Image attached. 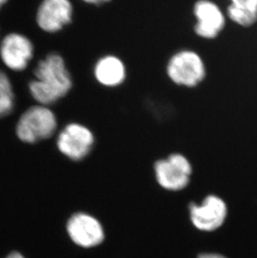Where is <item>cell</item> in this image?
Returning <instances> with one entry per match:
<instances>
[{"label": "cell", "instance_id": "277c9868", "mask_svg": "<svg viewBox=\"0 0 257 258\" xmlns=\"http://www.w3.org/2000/svg\"><path fill=\"white\" fill-rule=\"evenodd\" d=\"M167 74L174 83L194 87L204 80L206 68L199 54L190 50H183L170 58Z\"/></svg>", "mask_w": 257, "mask_h": 258}, {"label": "cell", "instance_id": "2e32d148", "mask_svg": "<svg viewBox=\"0 0 257 258\" xmlns=\"http://www.w3.org/2000/svg\"><path fill=\"white\" fill-rule=\"evenodd\" d=\"M6 258H25L24 256L21 255V254L19 253V252H13V253L10 254L9 256Z\"/></svg>", "mask_w": 257, "mask_h": 258}, {"label": "cell", "instance_id": "5b68a950", "mask_svg": "<svg viewBox=\"0 0 257 258\" xmlns=\"http://www.w3.org/2000/svg\"><path fill=\"white\" fill-rule=\"evenodd\" d=\"M71 241L82 248L100 246L104 240V230L101 222L86 212H76L66 224Z\"/></svg>", "mask_w": 257, "mask_h": 258}, {"label": "cell", "instance_id": "3957f363", "mask_svg": "<svg viewBox=\"0 0 257 258\" xmlns=\"http://www.w3.org/2000/svg\"><path fill=\"white\" fill-rule=\"evenodd\" d=\"M158 184L165 190L180 191L186 187L192 174L191 165L182 154H171L156 161L154 166Z\"/></svg>", "mask_w": 257, "mask_h": 258}, {"label": "cell", "instance_id": "ba28073f", "mask_svg": "<svg viewBox=\"0 0 257 258\" xmlns=\"http://www.w3.org/2000/svg\"><path fill=\"white\" fill-rule=\"evenodd\" d=\"M34 54V46L27 37L17 33L8 34L0 46V56L8 68L21 71L26 68Z\"/></svg>", "mask_w": 257, "mask_h": 258}, {"label": "cell", "instance_id": "7c38bea8", "mask_svg": "<svg viewBox=\"0 0 257 258\" xmlns=\"http://www.w3.org/2000/svg\"><path fill=\"white\" fill-rule=\"evenodd\" d=\"M227 15L235 24L249 27L257 21V0H230Z\"/></svg>", "mask_w": 257, "mask_h": 258}, {"label": "cell", "instance_id": "9a60e30c", "mask_svg": "<svg viewBox=\"0 0 257 258\" xmlns=\"http://www.w3.org/2000/svg\"><path fill=\"white\" fill-rule=\"evenodd\" d=\"M84 1L90 3V4H94V5H100L102 3L109 2V0H84Z\"/></svg>", "mask_w": 257, "mask_h": 258}, {"label": "cell", "instance_id": "6da1fadb", "mask_svg": "<svg viewBox=\"0 0 257 258\" xmlns=\"http://www.w3.org/2000/svg\"><path fill=\"white\" fill-rule=\"evenodd\" d=\"M35 80L29 83V91L34 100L43 105H51L68 94L72 79L63 58L50 54L39 61L34 71Z\"/></svg>", "mask_w": 257, "mask_h": 258}, {"label": "cell", "instance_id": "5bb4252c", "mask_svg": "<svg viewBox=\"0 0 257 258\" xmlns=\"http://www.w3.org/2000/svg\"><path fill=\"white\" fill-rule=\"evenodd\" d=\"M197 258H226L218 253H203L201 254Z\"/></svg>", "mask_w": 257, "mask_h": 258}, {"label": "cell", "instance_id": "8fae6325", "mask_svg": "<svg viewBox=\"0 0 257 258\" xmlns=\"http://www.w3.org/2000/svg\"><path fill=\"white\" fill-rule=\"evenodd\" d=\"M95 78L105 86H117L125 78V68L119 58L112 55L103 57L95 68Z\"/></svg>", "mask_w": 257, "mask_h": 258}, {"label": "cell", "instance_id": "9c48e42d", "mask_svg": "<svg viewBox=\"0 0 257 258\" xmlns=\"http://www.w3.org/2000/svg\"><path fill=\"white\" fill-rule=\"evenodd\" d=\"M73 8L69 0H44L37 13L40 29L55 33L72 21Z\"/></svg>", "mask_w": 257, "mask_h": 258}, {"label": "cell", "instance_id": "52a82bcc", "mask_svg": "<svg viewBox=\"0 0 257 258\" xmlns=\"http://www.w3.org/2000/svg\"><path fill=\"white\" fill-rule=\"evenodd\" d=\"M189 217L192 224L200 231H212L218 229L226 219V206L221 198L208 196L201 205H189Z\"/></svg>", "mask_w": 257, "mask_h": 258}, {"label": "cell", "instance_id": "8992f818", "mask_svg": "<svg viewBox=\"0 0 257 258\" xmlns=\"http://www.w3.org/2000/svg\"><path fill=\"white\" fill-rule=\"evenodd\" d=\"M95 144V137L89 128L71 123L58 135L57 146L63 156L72 161H81L90 154Z\"/></svg>", "mask_w": 257, "mask_h": 258}, {"label": "cell", "instance_id": "30bf717a", "mask_svg": "<svg viewBox=\"0 0 257 258\" xmlns=\"http://www.w3.org/2000/svg\"><path fill=\"white\" fill-rule=\"evenodd\" d=\"M195 16L197 24L195 30L204 39H214L223 29L226 19L218 5L210 0H200L195 5Z\"/></svg>", "mask_w": 257, "mask_h": 258}, {"label": "cell", "instance_id": "4fadbf2b", "mask_svg": "<svg viewBox=\"0 0 257 258\" xmlns=\"http://www.w3.org/2000/svg\"><path fill=\"white\" fill-rule=\"evenodd\" d=\"M15 106V95L12 85L6 74L0 71V117L12 111Z\"/></svg>", "mask_w": 257, "mask_h": 258}, {"label": "cell", "instance_id": "7a4b0ae2", "mask_svg": "<svg viewBox=\"0 0 257 258\" xmlns=\"http://www.w3.org/2000/svg\"><path fill=\"white\" fill-rule=\"evenodd\" d=\"M56 128L57 120L53 111L44 105H37L29 108L21 115L16 133L20 141L33 144L50 138Z\"/></svg>", "mask_w": 257, "mask_h": 258}, {"label": "cell", "instance_id": "e0dca14e", "mask_svg": "<svg viewBox=\"0 0 257 258\" xmlns=\"http://www.w3.org/2000/svg\"><path fill=\"white\" fill-rule=\"evenodd\" d=\"M8 0H0V9L2 7L3 5H5V3L7 2Z\"/></svg>", "mask_w": 257, "mask_h": 258}]
</instances>
